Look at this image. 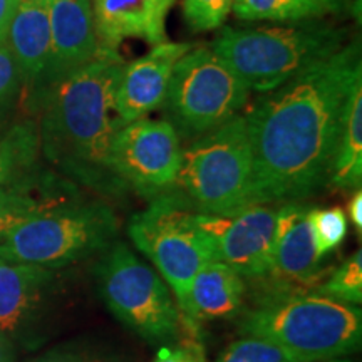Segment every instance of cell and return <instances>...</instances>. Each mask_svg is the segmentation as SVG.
<instances>
[{
	"mask_svg": "<svg viewBox=\"0 0 362 362\" xmlns=\"http://www.w3.org/2000/svg\"><path fill=\"white\" fill-rule=\"evenodd\" d=\"M362 78L359 40L267 90L247 116L252 205L297 203L327 185L352 86Z\"/></svg>",
	"mask_w": 362,
	"mask_h": 362,
	"instance_id": "6da1fadb",
	"label": "cell"
},
{
	"mask_svg": "<svg viewBox=\"0 0 362 362\" xmlns=\"http://www.w3.org/2000/svg\"><path fill=\"white\" fill-rule=\"evenodd\" d=\"M124 61L116 49L99 45L88 64L54 83L45 98L40 148L56 168L103 194L128 189L111 166V146L123 123L116 90Z\"/></svg>",
	"mask_w": 362,
	"mask_h": 362,
	"instance_id": "7a4b0ae2",
	"label": "cell"
},
{
	"mask_svg": "<svg viewBox=\"0 0 362 362\" xmlns=\"http://www.w3.org/2000/svg\"><path fill=\"white\" fill-rule=\"evenodd\" d=\"M240 330L275 344L296 362L330 361L361 349L362 312L312 292L267 296L243 315Z\"/></svg>",
	"mask_w": 362,
	"mask_h": 362,
	"instance_id": "3957f363",
	"label": "cell"
},
{
	"mask_svg": "<svg viewBox=\"0 0 362 362\" xmlns=\"http://www.w3.org/2000/svg\"><path fill=\"white\" fill-rule=\"evenodd\" d=\"M346 30L327 22L223 29L211 51L237 72L248 89L267 93L344 47Z\"/></svg>",
	"mask_w": 362,
	"mask_h": 362,
	"instance_id": "277c9868",
	"label": "cell"
},
{
	"mask_svg": "<svg viewBox=\"0 0 362 362\" xmlns=\"http://www.w3.org/2000/svg\"><path fill=\"white\" fill-rule=\"evenodd\" d=\"M253 155L247 116L202 134L181 158L175 187L193 210L232 215L250 206Z\"/></svg>",
	"mask_w": 362,
	"mask_h": 362,
	"instance_id": "5b68a950",
	"label": "cell"
},
{
	"mask_svg": "<svg viewBox=\"0 0 362 362\" xmlns=\"http://www.w3.org/2000/svg\"><path fill=\"white\" fill-rule=\"evenodd\" d=\"M119 232V221L104 203H62L40 211L0 242V260L61 269L104 253Z\"/></svg>",
	"mask_w": 362,
	"mask_h": 362,
	"instance_id": "8992f818",
	"label": "cell"
},
{
	"mask_svg": "<svg viewBox=\"0 0 362 362\" xmlns=\"http://www.w3.org/2000/svg\"><path fill=\"white\" fill-rule=\"evenodd\" d=\"M128 233L134 247L155 264L185 314L194 275L206 262L216 260L215 243L198 223V211L171 188L131 218Z\"/></svg>",
	"mask_w": 362,
	"mask_h": 362,
	"instance_id": "52a82bcc",
	"label": "cell"
},
{
	"mask_svg": "<svg viewBox=\"0 0 362 362\" xmlns=\"http://www.w3.org/2000/svg\"><path fill=\"white\" fill-rule=\"evenodd\" d=\"M99 296L111 314L149 344H171L187 325L170 287L124 243H112L96 265Z\"/></svg>",
	"mask_w": 362,
	"mask_h": 362,
	"instance_id": "ba28073f",
	"label": "cell"
},
{
	"mask_svg": "<svg viewBox=\"0 0 362 362\" xmlns=\"http://www.w3.org/2000/svg\"><path fill=\"white\" fill-rule=\"evenodd\" d=\"M248 90L211 49L193 47L176 62L165 101L181 133L202 136L237 116Z\"/></svg>",
	"mask_w": 362,
	"mask_h": 362,
	"instance_id": "9c48e42d",
	"label": "cell"
},
{
	"mask_svg": "<svg viewBox=\"0 0 362 362\" xmlns=\"http://www.w3.org/2000/svg\"><path fill=\"white\" fill-rule=\"evenodd\" d=\"M183 149L170 121L138 119L119 128L111 146V166L126 188L155 198L175 187Z\"/></svg>",
	"mask_w": 362,
	"mask_h": 362,
	"instance_id": "30bf717a",
	"label": "cell"
},
{
	"mask_svg": "<svg viewBox=\"0 0 362 362\" xmlns=\"http://www.w3.org/2000/svg\"><path fill=\"white\" fill-rule=\"evenodd\" d=\"M279 208L250 205L232 215L198 214V223L215 243L216 260L243 279H264L277 243Z\"/></svg>",
	"mask_w": 362,
	"mask_h": 362,
	"instance_id": "8fae6325",
	"label": "cell"
},
{
	"mask_svg": "<svg viewBox=\"0 0 362 362\" xmlns=\"http://www.w3.org/2000/svg\"><path fill=\"white\" fill-rule=\"evenodd\" d=\"M56 282L54 269L0 260V332L22 346L42 341Z\"/></svg>",
	"mask_w": 362,
	"mask_h": 362,
	"instance_id": "7c38bea8",
	"label": "cell"
},
{
	"mask_svg": "<svg viewBox=\"0 0 362 362\" xmlns=\"http://www.w3.org/2000/svg\"><path fill=\"white\" fill-rule=\"evenodd\" d=\"M310 208L300 203H285L277 215V243L274 259L264 279L267 296L300 293L302 285L319 279L320 262L315 235L310 223Z\"/></svg>",
	"mask_w": 362,
	"mask_h": 362,
	"instance_id": "4fadbf2b",
	"label": "cell"
},
{
	"mask_svg": "<svg viewBox=\"0 0 362 362\" xmlns=\"http://www.w3.org/2000/svg\"><path fill=\"white\" fill-rule=\"evenodd\" d=\"M189 49L192 44L161 42L146 56L124 64L116 90V115L121 123L143 119L165 103L176 62Z\"/></svg>",
	"mask_w": 362,
	"mask_h": 362,
	"instance_id": "5bb4252c",
	"label": "cell"
},
{
	"mask_svg": "<svg viewBox=\"0 0 362 362\" xmlns=\"http://www.w3.org/2000/svg\"><path fill=\"white\" fill-rule=\"evenodd\" d=\"M51 57L44 79L49 86L88 64L99 51L90 0H49Z\"/></svg>",
	"mask_w": 362,
	"mask_h": 362,
	"instance_id": "9a60e30c",
	"label": "cell"
},
{
	"mask_svg": "<svg viewBox=\"0 0 362 362\" xmlns=\"http://www.w3.org/2000/svg\"><path fill=\"white\" fill-rule=\"evenodd\" d=\"M175 0H90L94 30L101 47L116 49L124 39L161 44Z\"/></svg>",
	"mask_w": 362,
	"mask_h": 362,
	"instance_id": "2e32d148",
	"label": "cell"
},
{
	"mask_svg": "<svg viewBox=\"0 0 362 362\" xmlns=\"http://www.w3.org/2000/svg\"><path fill=\"white\" fill-rule=\"evenodd\" d=\"M6 44L19 67L22 79L44 78L51 57V21L49 0H19Z\"/></svg>",
	"mask_w": 362,
	"mask_h": 362,
	"instance_id": "e0dca14e",
	"label": "cell"
},
{
	"mask_svg": "<svg viewBox=\"0 0 362 362\" xmlns=\"http://www.w3.org/2000/svg\"><path fill=\"white\" fill-rule=\"evenodd\" d=\"M245 279L220 260H210L194 275L185 320L194 329L198 320L225 319L240 312L245 300Z\"/></svg>",
	"mask_w": 362,
	"mask_h": 362,
	"instance_id": "ac0fdd59",
	"label": "cell"
},
{
	"mask_svg": "<svg viewBox=\"0 0 362 362\" xmlns=\"http://www.w3.org/2000/svg\"><path fill=\"white\" fill-rule=\"evenodd\" d=\"M362 181V78L352 86L344 107L341 134L327 185L341 192H356Z\"/></svg>",
	"mask_w": 362,
	"mask_h": 362,
	"instance_id": "d6986e66",
	"label": "cell"
},
{
	"mask_svg": "<svg viewBox=\"0 0 362 362\" xmlns=\"http://www.w3.org/2000/svg\"><path fill=\"white\" fill-rule=\"evenodd\" d=\"M67 203L64 197L52 193V188L39 183L33 175L0 187V242L16 226L33 218L40 211Z\"/></svg>",
	"mask_w": 362,
	"mask_h": 362,
	"instance_id": "ffe728a7",
	"label": "cell"
},
{
	"mask_svg": "<svg viewBox=\"0 0 362 362\" xmlns=\"http://www.w3.org/2000/svg\"><path fill=\"white\" fill-rule=\"evenodd\" d=\"M349 0H233V11L243 21L300 22L339 13Z\"/></svg>",
	"mask_w": 362,
	"mask_h": 362,
	"instance_id": "44dd1931",
	"label": "cell"
},
{
	"mask_svg": "<svg viewBox=\"0 0 362 362\" xmlns=\"http://www.w3.org/2000/svg\"><path fill=\"white\" fill-rule=\"evenodd\" d=\"M39 149V128L34 121L12 124L0 136V187L33 173Z\"/></svg>",
	"mask_w": 362,
	"mask_h": 362,
	"instance_id": "7402d4cb",
	"label": "cell"
},
{
	"mask_svg": "<svg viewBox=\"0 0 362 362\" xmlns=\"http://www.w3.org/2000/svg\"><path fill=\"white\" fill-rule=\"evenodd\" d=\"M312 293L322 296L344 304L361 305L362 302V253L357 250L351 255L330 277L317 287Z\"/></svg>",
	"mask_w": 362,
	"mask_h": 362,
	"instance_id": "603a6c76",
	"label": "cell"
},
{
	"mask_svg": "<svg viewBox=\"0 0 362 362\" xmlns=\"http://www.w3.org/2000/svg\"><path fill=\"white\" fill-rule=\"evenodd\" d=\"M310 223L314 230L317 248H319V255H329L330 252L336 250L341 245L347 235V216L342 208H310Z\"/></svg>",
	"mask_w": 362,
	"mask_h": 362,
	"instance_id": "cb8c5ba5",
	"label": "cell"
},
{
	"mask_svg": "<svg viewBox=\"0 0 362 362\" xmlns=\"http://www.w3.org/2000/svg\"><path fill=\"white\" fill-rule=\"evenodd\" d=\"M216 362H296V359L275 344L245 336L230 344Z\"/></svg>",
	"mask_w": 362,
	"mask_h": 362,
	"instance_id": "d4e9b609",
	"label": "cell"
},
{
	"mask_svg": "<svg viewBox=\"0 0 362 362\" xmlns=\"http://www.w3.org/2000/svg\"><path fill=\"white\" fill-rule=\"evenodd\" d=\"M233 0H185L183 16L197 33L218 29L232 12Z\"/></svg>",
	"mask_w": 362,
	"mask_h": 362,
	"instance_id": "484cf974",
	"label": "cell"
},
{
	"mask_svg": "<svg viewBox=\"0 0 362 362\" xmlns=\"http://www.w3.org/2000/svg\"><path fill=\"white\" fill-rule=\"evenodd\" d=\"M22 74L13 61L7 44H0V124L6 121L8 112L19 96L22 86Z\"/></svg>",
	"mask_w": 362,
	"mask_h": 362,
	"instance_id": "4316f807",
	"label": "cell"
},
{
	"mask_svg": "<svg viewBox=\"0 0 362 362\" xmlns=\"http://www.w3.org/2000/svg\"><path fill=\"white\" fill-rule=\"evenodd\" d=\"M27 362H116L115 357L106 354L101 349H94L89 346L79 344H67V346L56 347V349L44 352Z\"/></svg>",
	"mask_w": 362,
	"mask_h": 362,
	"instance_id": "83f0119b",
	"label": "cell"
},
{
	"mask_svg": "<svg viewBox=\"0 0 362 362\" xmlns=\"http://www.w3.org/2000/svg\"><path fill=\"white\" fill-rule=\"evenodd\" d=\"M155 362H205L202 346L197 341L183 344H163Z\"/></svg>",
	"mask_w": 362,
	"mask_h": 362,
	"instance_id": "f1b7e54d",
	"label": "cell"
},
{
	"mask_svg": "<svg viewBox=\"0 0 362 362\" xmlns=\"http://www.w3.org/2000/svg\"><path fill=\"white\" fill-rule=\"evenodd\" d=\"M19 0H0V44L6 42L8 25H11L13 13H16Z\"/></svg>",
	"mask_w": 362,
	"mask_h": 362,
	"instance_id": "f546056e",
	"label": "cell"
},
{
	"mask_svg": "<svg viewBox=\"0 0 362 362\" xmlns=\"http://www.w3.org/2000/svg\"><path fill=\"white\" fill-rule=\"evenodd\" d=\"M349 216H351V221L352 225L356 226L357 232H362V192L361 188L356 189L354 193H352V198L349 202Z\"/></svg>",
	"mask_w": 362,
	"mask_h": 362,
	"instance_id": "4dcf8cb0",
	"label": "cell"
},
{
	"mask_svg": "<svg viewBox=\"0 0 362 362\" xmlns=\"http://www.w3.org/2000/svg\"><path fill=\"white\" fill-rule=\"evenodd\" d=\"M0 362H16L13 342L2 332H0Z\"/></svg>",
	"mask_w": 362,
	"mask_h": 362,
	"instance_id": "1f68e13d",
	"label": "cell"
}]
</instances>
